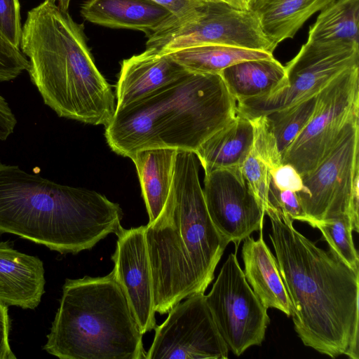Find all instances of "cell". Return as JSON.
I'll list each match as a JSON object with an SVG mask.
<instances>
[{"label":"cell","mask_w":359,"mask_h":359,"mask_svg":"<svg viewBox=\"0 0 359 359\" xmlns=\"http://www.w3.org/2000/svg\"><path fill=\"white\" fill-rule=\"evenodd\" d=\"M269 234L303 344L331 358H359V271L299 232L283 210H265Z\"/></svg>","instance_id":"obj_1"},{"label":"cell","mask_w":359,"mask_h":359,"mask_svg":"<svg viewBox=\"0 0 359 359\" xmlns=\"http://www.w3.org/2000/svg\"><path fill=\"white\" fill-rule=\"evenodd\" d=\"M198 163L195 152L177 150L167 201L158 217L146 225L154 309L160 314L205 292L229 244L209 216Z\"/></svg>","instance_id":"obj_2"},{"label":"cell","mask_w":359,"mask_h":359,"mask_svg":"<svg viewBox=\"0 0 359 359\" xmlns=\"http://www.w3.org/2000/svg\"><path fill=\"white\" fill-rule=\"evenodd\" d=\"M20 49L43 102L58 116L106 126L115 111V95L97 68L83 24L68 11L44 0L28 11Z\"/></svg>","instance_id":"obj_3"},{"label":"cell","mask_w":359,"mask_h":359,"mask_svg":"<svg viewBox=\"0 0 359 359\" xmlns=\"http://www.w3.org/2000/svg\"><path fill=\"white\" fill-rule=\"evenodd\" d=\"M120 205L93 190L62 185L0 161V235L61 254L92 249L123 228Z\"/></svg>","instance_id":"obj_4"},{"label":"cell","mask_w":359,"mask_h":359,"mask_svg":"<svg viewBox=\"0 0 359 359\" xmlns=\"http://www.w3.org/2000/svg\"><path fill=\"white\" fill-rule=\"evenodd\" d=\"M236 114L237 102L220 74L189 72L116 110L104 136L114 152L128 158L147 149L195 152Z\"/></svg>","instance_id":"obj_5"},{"label":"cell","mask_w":359,"mask_h":359,"mask_svg":"<svg viewBox=\"0 0 359 359\" xmlns=\"http://www.w3.org/2000/svg\"><path fill=\"white\" fill-rule=\"evenodd\" d=\"M142 337L112 271L65 280L43 348L61 359H146Z\"/></svg>","instance_id":"obj_6"},{"label":"cell","mask_w":359,"mask_h":359,"mask_svg":"<svg viewBox=\"0 0 359 359\" xmlns=\"http://www.w3.org/2000/svg\"><path fill=\"white\" fill-rule=\"evenodd\" d=\"M147 37L146 48L161 53L210 44L271 53L276 48L250 10L238 9L223 1L203 2L183 16H172Z\"/></svg>","instance_id":"obj_7"},{"label":"cell","mask_w":359,"mask_h":359,"mask_svg":"<svg viewBox=\"0 0 359 359\" xmlns=\"http://www.w3.org/2000/svg\"><path fill=\"white\" fill-rule=\"evenodd\" d=\"M359 67V43L306 41L285 66L286 84L268 95L237 102L249 119L265 116L317 95L334 79Z\"/></svg>","instance_id":"obj_8"},{"label":"cell","mask_w":359,"mask_h":359,"mask_svg":"<svg viewBox=\"0 0 359 359\" xmlns=\"http://www.w3.org/2000/svg\"><path fill=\"white\" fill-rule=\"evenodd\" d=\"M359 121V67L334 79L317 97L314 113L284 152L283 163L302 175L315 169L347 127Z\"/></svg>","instance_id":"obj_9"},{"label":"cell","mask_w":359,"mask_h":359,"mask_svg":"<svg viewBox=\"0 0 359 359\" xmlns=\"http://www.w3.org/2000/svg\"><path fill=\"white\" fill-rule=\"evenodd\" d=\"M359 121L349 125L319 165L302 175L297 192L312 227L340 215H348L351 201L359 197Z\"/></svg>","instance_id":"obj_10"},{"label":"cell","mask_w":359,"mask_h":359,"mask_svg":"<svg viewBox=\"0 0 359 359\" xmlns=\"http://www.w3.org/2000/svg\"><path fill=\"white\" fill-rule=\"evenodd\" d=\"M205 300L221 336L235 355L262 344L270 323L268 309L247 282L236 253L229 255Z\"/></svg>","instance_id":"obj_11"},{"label":"cell","mask_w":359,"mask_h":359,"mask_svg":"<svg viewBox=\"0 0 359 359\" xmlns=\"http://www.w3.org/2000/svg\"><path fill=\"white\" fill-rule=\"evenodd\" d=\"M229 348L208 306L204 293L175 305L155 327L146 359H226Z\"/></svg>","instance_id":"obj_12"},{"label":"cell","mask_w":359,"mask_h":359,"mask_svg":"<svg viewBox=\"0 0 359 359\" xmlns=\"http://www.w3.org/2000/svg\"><path fill=\"white\" fill-rule=\"evenodd\" d=\"M203 191L213 224L236 248L252 233L263 229L265 212L240 167L217 169L205 174Z\"/></svg>","instance_id":"obj_13"},{"label":"cell","mask_w":359,"mask_h":359,"mask_svg":"<svg viewBox=\"0 0 359 359\" xmlns=\"http://www.w3.org/2000/svg\"><path fill=\"white\" fill-rule=\"evenodd\" d=\"M145 229L146 226L122 228L116 234V247L111 255L112 271L143 334L156 325Z\"/></svg>","instance_id":"obj_14"},{"label":"cell","mask_w":359,"mask_h":359,"mask_svg":"<svg viewBox=\"0 0 359 359\" xmlns=\"http://www.w3.org/2000/svg\"><path fill=\"white\" fill-rule=\"evenodd\" d=\"M189 72L168 54L150 48L123 60L116 84V110L142 100Z\"/></svg>","instance_id":"obj_15"},{"label":"cell","mask_w":359,"mask_h":359,"mask_svg":"<svg viewBox=\"0 0 359 359\" xmlns=\"http://www.w3.org/2000/svg\"><path fill=\"white\" fill-rule=\"evenodd\" d=\"M42 261L0 242V302L7 306L34 309L44 293Z\"/></svg>","instance_id":"obj_16"},{"label":"cell","mask_w":359,"mask_h":359,"mask_svg":"<svg viewBox=\"0 0 359 359\" xmlns=\"http://www.w3.org/2000/svg\"><path fill=\"white\" fill-rule=\"evenodd\" d=\"M80 11L84 20L93 24L139 30L146 36L172 16L151 0H86Z\"/></svg>","instance_id":"obj_17"},{"label":"cell","mask_w":359,"mask_h":359,"mask_svg":"<svg viewBox=\"0 0 359 359\" xmlns=\"http://www.w3.org/2000/svg\"><path fill=\"white\" fill-rule=\"evenodd\" d=\"M242 258L246 280L262 304L290 316V299L276 259L263 238L262 230L257 240L250 236L243 240Z\"/></svg>","instance_id":"obj_18"},{"label":"cell","mask_w":359,"mask_h":359,"mask_svg":"<svg viewBox=\"0 0 359 359\" xmlns=\"http://www.w3.org/2000/svg\"><path fill=\"white\" fill-rule=\"evenodd\" d=\"M253 142L250 119L236 114L226 126L196 150L205 174L221 168L240 167L250 154Z\"/></svg>","instance_id":"obj_19"},{"label":"cell","mask_w":359,"mask_h":359,"mask_svg":"<svg viewBox=\"0 0 359 359\" xmlns=\"http://www.w3.org/2000/svg\"><path fill=\"white\" fill-rule=\"evenodd\" d=\"M176 154L177 150L173 149H147L136 151L129 158L136 168L149 222L158 217L167 201Z\"/></svg>","instance_id":"obj_20"},{"label":"cell","mask_w":359,"mask_h":359,"mask_svg":"<svg viewBox=\"0 0 359 359\" xmlns=\"http://www.w3.org/2000/svg\"><path fill=\"white\" fill-rule=\"evenodd\" d=\"M219 74L236 102L268 95L286 84L285 67L274 56L242 61Z\"/></svg>","instance_id":"obj_21"},{"label":"cell","mask_w":359,"mask_h":359,"mask_svg":"<svg viewBox=\"0 0 359 359\" xmlns=\"http://www.w3.org/2000/svg\"><path fill=\"white\" fill-rule=\"evenodd\" d=\"M334 0H255L250 11L266 36L277 46L294 36L305 22Z\"/></svg>","instance_id":"obj_22"},{"label":"cell","mask_w":359,"mask_h":359,"mask_svg":"<svg viewBox=\"0 0 359 359\" xmlns=\"http://www.w3.org/2000/svg\"><path fill=\"white\" fill-rule=\"evenodd\" d=\"M165 54L190 72L211 74H219L226 67L242 61L273 56V53L266 51L214 44Z\"/></svg>","instance_id":"obj_23"},{"label":"cell","mask_w":359,"mask_h":359,"mask_svg":"<svg viewBox=\"0 0 359 359\" xmlns=\"http://www.w3.org/2000/svg\"><path fill=\"white\" fill-rule=\"evenodd\" d=\"M320 11L307 41L359 43V0H334Z\"/></svg>","instance_id":"obj_24"},{"label":"cell","mask_w":359,"mask_h":359,"mask_svg":"<svg viewBox=\"0 0 359 359\" xmlns=\"http://www.w3.org/2000/svg\"><path fill=\"white\" fill-rule=\"evenodd\" d=\"M317 97L318 95L265 115L282 157L287 148L311 118L316 109Z\"/></svg>","instance_id":"obj_25"},{"label":"cell","mask_w":359,"mask_h":359,"mask_svg":"<svg viewBox=\"0 0 359 359\" xmlns=\"http://www.w3.org/2000/svg\"><path fill=\"white\" fill-rule=\"evenodd\" d=\"M323 239L329 245V250L347 266L359 271V257L353 238V226L346 213L318 224L316 226Z\"/></svg>","instance_id":"obj_26"},{"label":"cell","mask_w":359,"mask_h":359,"mask_svg":"<svg viewBox=\"0 0 359 359\" xmlns=\"http://www.w3.org/2000/svg\"><path fill=\"white\" fill-rule=\"evenodd\" d=\"M253 126L251 151L273 170L283 164L276 137L266 116L250 119Z\"/></svg>","instance_id":"obj_27"},{"label":"cell","mask_w":359,"mask_h":359,"mask_svg":"<svg viewBox=\"0 0 359 359\" xmlns=\"http://www.w3.org/2000/svg\"><path fill=\"white\" fill-rule=\"evenodd\" d=\"M250 190L265 210L271 208L269 201L271 172L269 168L251 151L240 166Z\"/></svg>","instance_id":"obj_28"},{"label":"cell","mask_w":359,"mask_h":359,"mask_svg":"<svg viewBox=\"0 0 359 359\" xmlns=\"http://www.w3.org/2000/svg\"><path fill=\"white\" fill-rule=\"evenodd\" d=\"M29 61L20 48L12 44L0 31V81H9L27 71Z\"/></svg>","instance_id":"obj_29"},{"label":"cell","mask_w":359,"mask_h":359,"mask_svg":"<svg viewBox=\"0 0 359 359\" xmlns=\"http://www.w3.org/2000/svg\"><path fill=\"white\" fill-rule=\"evenodd\" d=\"M22 26L19 0H0V31L15 46L20 48Z\"/></svg>","instance_id":"obj_30"},{"label":"cell","mask_w":359,"mask_h":359,"mask_svg":"<svg viewBox=\"0 0 359 359\" xmlns=\"http://www.w3.org/2000/svg\"><path fill=\"white\" fill-rule=\"evenodd\" d=\"M269 201L271 208L285 212L293 221L309 223L295 192L290 190H280L270 182Z\"/></svg>","instance_id":"obj_31"},{"label":"cell","mask_w":359,"mask_h":359,"mask_svg":"<svg viewBox=\"0 0 359 359\" xmlns=\"http://www.w3.org/2000/svg\"><path fill=\"white\" fill-rule=\"evenodd\" d=\"M270 172L271 182L277 189L295 193L302 190V176L292 165L283 163Z\"/></svg>","instance_id":"obj_32"},{"label":"cell","mask_w":359,"mask_h":359,"mask_svg":"<svg viewBox=\"0 0 359 359\" xmlns=\"http://www.w3.org/2000/svg\"><path fill=\"white\" fill-rule=\"evenodd\" d=\"M10 323L8 306L0 302V359H15L8 341Z\"/></svg>","instance_id":"obj_33"},{"label":"cell","mask_w":359,"mask_h":359,"mask_svg":"<svg viewBox=\"0 0 359 359\" xmlns=\"http://www.w3.org/2000/svg\"><path fill=\"white\" fill-rule=\"evenodd\" d=\"M17 118L6 99L0 95V140L4 141L12 134Z\"/></svg>","instance_id":"obj_34"},{"label":"cell","mask_w":359,"mask_h":359,"mask_svg":"<svg viewBox=\"0 0 359 359\" xmlns=\"http://www.w3.org/2000/svg\"><path fill=\"white\" fill-rule=\"evenodd\" d=\"M169 11L174 18L186 15L203 1L197 0H151Z\"/></svg>","instance_id":"obj_35"},{"label":"cell","mask_w":359,"mask_h":359,"mask_svg":"<svg viewBox=\"0 0 359 359\" xmlns=\"http://www.w3.org/2000/svg\"><path fill=\"white\" fill-rule=\"evenodd\" d=\"M226 4L241 10H250L255 0H222Z\"/></svg>","instance_id":"obj_36"},{"label":"cell","mask_w":359,"mask_h":359,"mask_svg":"<svg viewBox=\"0 0 359 359\" xmlns=\"http://www.w3.org/2000/svg\"><path fill=\"white\" fill-rule=\"evenodd\" d=\"M53 3L57 2V6L64 11H68L70 0H47Z\"/></svg>","instance_id":"obj_37"},{"label":"cell","mask_w":359,"mask_h":359,"mask_svg":"<svg viewBox=\"0 0 359 359\" xmlns=\"http://www.w3.org/2000/svg\"><path fill=\"white\" fill-rule=\"evenodd\" d=\"M203 2H209V1H223L222 0H197Z\"/></svg>","instance_id":"obj_38"}]
</instances>
